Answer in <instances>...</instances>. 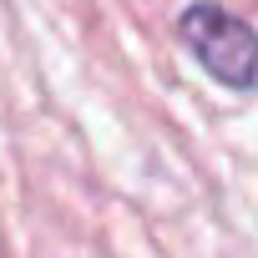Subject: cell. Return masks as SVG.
<instances>
[{
	"label": "cell",
	"instance_id": "cell-1",
	"mask_svg": "<svg viewBox=\"0 0 258 258\" xmlns=\"http://www.w3.org/2000/svg\"><path fill=\"white\" fill-rule=\"evenodd\" d=\"M177 41L228 91L258 86V31L218 0H187L177 11Z\"/></svg>",
	"mask_w": 258,
	"mask_h": 258
}]
</instances>
